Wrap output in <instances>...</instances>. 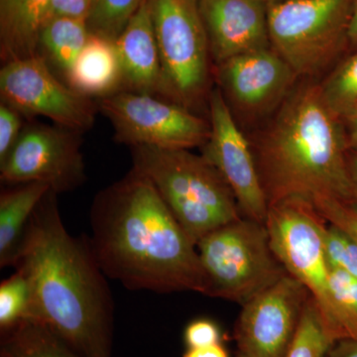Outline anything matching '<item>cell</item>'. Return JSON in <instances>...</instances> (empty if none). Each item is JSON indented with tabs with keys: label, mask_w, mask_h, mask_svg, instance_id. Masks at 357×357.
Here are the masks:
<instances>
[{
	"label": "cell",
	"mask_w": 357,
	"mask_h": 357,
	"mask_svg": "<svg viewBox=\"0 0 357 357\" xmlns=\"http://www.w3.org/2000/svg\"><path fill=\"white\" fill-rule=\"evenodd\" d=\"M321 232L330 267L357 278V241L332 223L328 225L326 220L321 223Z\"/></svg>",
	"instance_id": "26"
},
{
	"label": "cell",
	"mask_w": 357,
	"mask_h": 357,
	"mask_svg": "<svg viewBox=\"0 0 357 357\" xmlns=\"http://www.w3.org/2000/svg\"><path fill=\"white\" fill-rule=\"evenodd\" d=\"M21 115L6 103H0V162L6 158L20 138L23 129Z\"/></svg>",
	"instance_id": "28"
},
{
	"label": "cell",
	"mask_w": 357,
	"mask_h": 357,
	"mask_svg": "<svg viewBox=\"0 0 357 357\" xmlns=\"http://www.w3.org/2000/svg\"><path fill=\"white\" fill-rule=\"evenodd\" d=\"M43 183L11 185L0 195V267L15 265L28 225L37 206L50 191Z\"/></svg>",
	"instance_id": "19"
},
{
	"label": "cell",
	"mask_w": 357,
	"mask_h": 357,
	"mask_svg": "<svg viewBox=\"0 0 357 357\" xmlns=\"http://www.w3.org/2000/svg\"><path fill=\"white\" fill-rule=\"evenodd\" d=\"M32 292L24 272H15L0 284V332L30 318Z\"/></svg>",
	"instance_id": "24"
},
{
	"label": "cell",
	"mask_w": 357,
	"mask_h": 357,
	"mask_svg": "<svg viewBox=\"0 0 357 357\" xmlns=\"http://www.w3.org/2000/svg\"><path fill=\"white\" fill-rule=\"evenodd\" d=\"M347 135L321 86L309 84L284 100L253 154L270 206L288 199L352 203Z\"/></svg>",
	"instance_id": "3"
},
{
	"label": "cell",
	"mask_w": 357,
	"mask_h": 357,
	"mask_svg": "<svg viewBox=\"0 0 357 357\" xmlns=\"http://www.w3.org/2000/svg\"><path fill=\"white\" fill-rule=\"evenodd\" d=\"M114 44L121 63L122 91L159 96L161 64L151 0L143 1Z\"/></svg>",
	"instance_id": "16"
},
{
	"label": "cell",
	"mask_w": 357,
	"mask_h": 357,
	"mask_svg": "<svg viewBox=\"0 0 357 357\" xmlns=\"http://www.w3.org/2000/svg\"><path fill=\"white\" fill-rule=\"evenodd\" d=\"M309 297L306 287L287 273L249 300L234 328L239 352L248 357H284Z\"/></svg>",
	"instance_id": "13"
},
{
	"label": "cell",
	"mask_w": 357,
	"mask_h": 357,
	"mask_svg": "<svg viewBox=\"0 0 357 357\" xmlns=\"http://www.w3.org/2000/svg\"><path fill=\"white\" fill-rule=\"evenodd\" d=\"M326 357H357V340L337 342Z\"/></svg>",
	"instance_id": "34"
},
{
	"label": "cell",
	"mask_w": 357,
	"mask_h": 357,
	"mask_svg": "<svg viewBox=\"0 0 357 357\" xmlns=\"http://www.w3.org/2000/svg\"><path fill=\"white\" fill-rule=\"evenodd\" d=\"M88 236L100 269L133 291L208 293L194 241L149 178L130 172L98 192Z\"/></svg>",
	"instance_id": "1"
},
{
	"label": "cell",
	"mask_w": 357,
	"mask_h": 357,
	"mask_svg": "<svg viewBox=\"0 0 357 357\" xmlns=\"http://www.w3.org/2000/svg\"><path fill=\"white\" fill-rule=\"evenodd\" d=\"M144 0H91L86 25L91 34L114 42Z\"/></svg>",
	"instance_id": "23"
},
{
	"label": "cell",
	"mask_w": 357,
	"mask_h": 357,
	"mask_svg": "<svg viewBox=\"0 0 357 357\" xmlns=\"http://www.w3.org/2000/svg\"><path fill=\"white\" fill-rule=\"evenodd\" d=\"M183 357H229V352L222 344H218L199 349H187Z\"/></svg>",
	"instance_id": "33"
},
{
	"label": "cell",
	"mask_w": 357,
	"mask_h": 357,
	"mask_svg": "<svg viewBox=\"0 0 357 357\" xmlns=\"http://www.w3.org/2000/svg\"><path fill=\"white\" fill-rule=\"evenodd\" d=\"M98 109L112 123L114 140L130 148L191 150L210 137V121L160 96L121 89L100 98Z\"/></svg>",
	"instance_id": "9"
},
{
	"label": "cell",
	"mask_w": 357,
	"mask_h": 357,
	"mask_svg": "<svg viewBox=\"0 0 357 357\" xmlns=\"http://www.w3.org/2000/svg\"><path fill=\"white\" fill-rule=\"evenodd\" d=\"M1 102L25 116L51 119L83 134L93 126L98 105L56 77L43 56L4 63L0 70Z\"/></svg>",
	"instance_id": "11"
},
{
	"label": "cell",
	"mask_w": 357,
	"mask_h": 357,
	"mask_svg": "<svg viewBox=\"0 0 357 357\" xmlns=\"http://www.w3.org/2000/svg\"><path fill=\"white\" fill-rule=\"evenodd\" d=\"M0 357H79L43 321L27 318L0 332Z\"/></svg>",
	"instance_id": "20"
},
{
	"label": "cell",
	"mask_w": 357,
	"mask_h": 357,
	"mask_svg": "<svg viewBox=\"0 0 357 357\" xmlns=\"http://www.w3.org/2000/svg\"><path fill=\"white\" fill-rule=\"evenodd\" d=\"M206 296L243 306L288 273L272 249L266 223L243 218L199 239Z\"/></svg>",
	"instance_id": "6"
},
{
	"label": "cell",
	"mask_w": 357,
	"mask_h": 357,
	"mask_svg": "<svg viewBox=\"0 0 357 357\" xmlns=\"http://www.w3.org/2000/svg\"><path fill=\"white\" fill-rule=\"evenodd\" d=\"M66 79L68 86L89 98H102L121 91V63L114 42L89 35Z\"/></svg>",
	"instance_id": "18"
},
{
	"label": "cell",
	"mask_w": 357,
	"mask_h": 357,
	"mask_svg": "<svg viewBox=\"0 0 357 357\" xmlns=\"http://www.w3.org/2000/svg\"><path fill=\"white\" fill-rule=\"evenodd\" d=\"M326 222L344 230L357 241V208L352 203L335 199H319L312 204Z\"/></svg>",
	"instance_id": "27"
},
{
	"label": "cell",
	"mask_w": 357,
	"mask_h": 357,
	"mask_svg": "<svg viewBox=\"0 0 357 357\" xmlns=\"http://www.w3.org/2000/svg\"><path fill=\"white\" fill-rule=\"evenodd\" d=\"M91 4V0H51L47 20L52 17H69L86 21Z\"/></svg>",
	"instance_id": "31"
},
{
	"label": "cell",
	"mask_w": 357,
	"mask_h": 357,
	"mask_svg": "<svg viewBox=\"0 0 357 357\" xmlns=\"http://www.w3.org/2000/svg\"><path fill=\"white\" fill-rule=\"evenodd\" d=\"M89 35L86 21L52 17L42 28L39 46L46 57L67 77Z\"/></svg>",
	"instance_id": "21"
},
{
	"label": "cell",
	"mask_w": 357,
	"mask_h": 357,
	"mask_svg": "<svg viewBox=\"0 0 357 357\" xmlns=\"http://www.w3.org/2000/svg\"><path fill=\"white\" fill-rule=\"evenodd\" d=\"M220 326L208 319H198L185 326V344L187 349H199L210 345L222 344Z\"/></svg>",
	"instance_id": "29"
},
{
	"label": "cell",
	"mask_w": 357,
	"mask_h": 357,
	"mask_svg": "<svg viewBox=\"0 0 357 357\" xmlns=\"http://www.w3.org/2000/svg\"><path fill=\"white\" fill-rule=\"evenodd\" d=\"M262 1L266 2L267 4H271L274 2L281 1V0H262Z\"/></svg>",
	"instance_id": "37"
},
{
	"label": "cell",
	"mask_w": 357,
	"mask_h": 357,
	"mask_svg": "<svg viewBox=\"0 0 357 357\" xmlns=\"http://www.w3.org/2000/svg\"><path fill=\"white\" fill-rule=\"evenodd\" d=\"M14 269L32 292L39 319L79 357H112L114 301L86 236L68 231L58 194L49 191L33 213Z\"/></svg>",
	"instance_id": "2"
},
{
	"label": "cell",
	"mask_w": 357,
	"mask_h": 357,
	"mask_svg": "<svg viewBox=\"0 0 357 357\" xmlns=\"http://www.w3.org/2000/svg\"><path fill=\"white\" fill-rule=\"evenodd\" d=\"M237 357H248V356H244V354H241V352H238V356H237Z\"/></svg>",
	"instance_id": "38"
},
{
	"label": "cell",
	"mask_w": 357,
	"mask_h": 357,
	"mask_svg": "<svg viewBox=\"0 0 357 357\" xmlns=\"http://www.w3.org/2000/svg\"><path fill=\"white\" fill-rule=\"evenodd\" d=\"M324 218L307 202L288 199L270 206L266 227L272 249L286 271L298 279L335 342L357 340V316L333 295L321 227Z\"/></svg>",
	"instance_id": "5"
},
{
	"label": "cell",
	"mask_w": 357,
	"mask_h": 357,
	"mask_svg": "<svg viewBox=\"0 0 357 357\" xmlns=\"http://www.w3.org/2000/svg\"><path fill=\"white\" fill-rule=\"evenodd\" d=\"M349 175H351L352 187V204L357 208V151L349 150L347 153Z\"/></svg>",
	"instance_id": "35"
},
{
	"label": "cell",
	"mask_w": 357,
	"mask_h": 357,
	"mask_svg": "<svg viewBox=\"0 0 357 357\" xmlns=\"http://www.w3.org/2000/svg\"><path fill=\"white\" fill-rule=\"evenodd\" d=\"M347 144L351 150L357 151V105L342 116Z\"/></svg>",
	"instance_id": "32"
},
{
	"label": "cell",
	"mask_w": 357,
	"mask_h": 357,
	"mask_svg": "<svg viewBox=\"0 0 357 357\" xmlns=\"http://www.w3.org/2000/svg\"><path fill=\"white\" fill-rule=\"evenodd\" d=\"M211 58L217 66L271 48L268 4L262 0H198Z\"/></svg>",
	"instance_id": "15"
},
{
	"label": "cell",
	"mask_w": 357,
	"mask_h": 357,
	"mask_svg": "<svg viewBox=\"0 0 357 357\" xmlns=\"http://www.w3.org/2000/svg\"><path fill=\"white\" fill-rule=\"evenodd\" d=\"M211 134L202 155L229 184L243 218L266 223L269 204L250 143L241 132L220 89L208 98Z\"/></svg>",
	"instance_id": "12"
},
{
	"label": "cell",
	"mask_w": 357,
	"mask_h": 357,
	"mask_svg": "<svg viewBox=\"0 0 357 357\" xmlns=\"http://www.w3.org/2000/svg\"><path fill=\"white\" fill-rule=\"evenodd\" d=\"M354 0H281L268 4L271 48L297 77L321 72L349 43Z\"/></svg>",
	"instance_id": "8"
},
{
	"label": "cell",
	"mask_w": 357,
	"mask_h": 357,
	"mask_svg": "<svg viewBox=\"0 0 357 357\" xmlns=\"http://www.w3.org/2000/svg\"><path fill=\"white\" fill-rule=\"evenodd\" d=\"M151 6L161 64L159 96L194 112L208 93L211 57L199 1L151 0Z\"/></svg>",
	"instance_id": "7"
},
{
	"label": "cell",
	"mask_w": 357,
	"mask_h": 357,
	"mask_svg": "<svg viewBox=\"0 0 357 357\" xmlns=\"http://www.w3.org/2000/svg\"><path fill=\"white\" fill-rule=\"evenodd\" d=\"M337 342L326 330L311 296L303 307L297 330L284 357H326Z\"/></svg>",
	"instance_id": "22"
},
{
	"label": "cell",
	"mask_w": 357,
	"mask_h": 357,
	"mask_svg": "<svg viewBox=\"0 0 357 357\" xmlns=\"http://www.w3.org/2000/svg\"><path fill=\"white\" fill-rule=\"evenodd\" d=\"M81 134L56 124H28L0 162L2 184L43 183L58 195L81 187L86 180Z\"/></svg>",
	"instance_id": "10"
},
{
	"label": "cell",
	"mask_w": 357,
	"mask_h": 357,
	"mask_svg": "<svg viewBox=\"0 0 357 357\" xmlns=\"http://www.w3.org/2000/svg\"><path fill=\"white\" fill-rule=\"evenodd\" d=\"M51 0H0V42L4 63L38 55L40 33Z\"/></svg>",
	"instance_id": "17"
},
{
	"label": "cell",
	"mask_w": 357,
	"mask_h": 357,
	"mask_svg": "<svg viewBox=\"0 0 357 357\" xmlns=\"http://www.w3.org/2000/svg\"><path fill=\"white\" fill-rule=\"evenodd\" d=\"M349 43L357 47V0H354V8L349 28Z\"/></svg>",
	"instance_id": "36"
},
{
	"label": "cell",
	"mask_w": 357,
	"mask_h": 357,
	"mask_svg": "<svg viewBox=\"0 0 357 357\" xmlns=\"http://www.w3.org/2000/svg\"><path fill=\"white\" fill-rule=\"evenodd\" d=\"M331 287L335 297L357 316V278L331 267Z\"/></svg>",
	"instance_id": "30"
},
{
	"label": "cell",
	"mask_w": 357,
	"mask_h": 357,
	"mask_svg": "<svg viewBox=\"0 0 357 357\" xmlns=\"http://www.w3.org/2000/svg\"><path fill=\"white\" fill-rule=\"evenodd\" d=\"M223 91L241 112L259 114L284 98L295 73L272 48L250 52L218 66Z\"/></svg>",
	"instance_id": "14"
},
{
	"label": "cell",
	"mask_w": 357,
	"mask_h": 357,
	"mask_svg": "<svg viewBox=\"0 0 357 357\" xmlns=\"http://www.w3.org/2000/svg\"><path fill=\"white\" fill-rule=\"evenodd\" d=\"M326 103L340 117L357 105V52L321 84Z\"/></svg>",
	"instance_id": "25"
},
{
	"label": "cell",
	"mask_w": 357,
	"mask_h": 357,
	"mask_svg": "<svg viewBox=\"0 0 357 357\" xmlns=\"http://www.w3.org/2000/svg\"><path fill=\"white\" fill-rule=\"evenodd\" d=\"M132 168L149 178L195 243L241 218L236 197L217 168L188 149L131 147Z\"/></svg>",
	"instance_id": "4"
}]
</instances>
